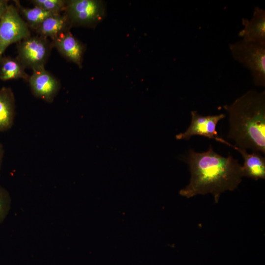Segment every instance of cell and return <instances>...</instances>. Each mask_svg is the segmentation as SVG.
Segmentation results:
<instances>
[{
  "label": "cell",
  "instance_id": "obj_18",
  "mask_svg": "<svg viewBox=\"0 0 265 265\" xmlns=\"http://www.w3.org/2000/svg\"><path fill=\"white\" fill-rule=\"evenodd\" d=\"M8 5V0H0V19L6 11Z\"/></svg>",
  "mask_w": 265,
  "mask_h": 265
},
{
  "label": "cell",
  "instance_id": "obj_8",
  "mask_svg": "<svg viewBox=\"0 0 265 265\" xmlns=\"http://www.w3.org/2000/svg\"><path fill=\"white\" fill-rule=\"evenodd\" d=\"M191 121L187 130L184 132L176 135L178 140H189L191 136L198 135L209 138L215 139L217 137L216 127L220 120L225 117L224 114L203 116L196 111H191Z\"/></svg>",
  "mask_w": 265,
  "mask_h": 265
},
{
  "label": "cell",
  "instance_id": "obj_20",
  "mask_svg": "<svg viewBox=\"0 0 265 265\" xmlns=\"http://www.w3.org/2000/svg\"><path fill=\"white\" fill-rule=\"evenodd\" d=\"M2 55L0 54V57Z\"/></svg>",
  "mask_w": 265,
  "mask_h": 265
},
{
  "label": "cell",
  "instance_id": "obj_13",
  "mask_svg": "<svg viewBox=\"0 0 265 265\" xmlns=\"http://www.w3.org/2000/svg\"><path fill=\"white\" fill-rule=\"evenodd\" d=\"M71 25L65 14L52 15L45 19L35 29L39 35L52 41L61 33L69 30Z\"/></svg>",
  "mask_w": 265,
  "mask_h": 265
},
{
  "label": "cell",
  "instance_id": "obj_19",
  "mask_svg": "<svg viewBox=\"0 0 265 265\" xmlns=\"http://www.w3.org/2000/svg\"><path fill=\"white\" fill-rule=\"evenodd\" d=\"M4 156V149L3 145L0 143V169L1 168Z\"/></svg>",
  "mask_w": 265,
  "mask_h": 265
},
{
  "label": "cell",
  "instance_id": "obj_11",
  "mask_svg": "<svg viewBox=\"0 0 265 265\" xmlns=\"http://www.w3.org/2000/svg\"><path fill=\"white\" fill-rule=\"evenodd\" d=\"M215 140L224 143L240 153L244 160L242 166L243 177H247L256 181L265 179V159L259 152L249 154L246 149L232 145L221 137H216Z\"/></svg>",
  "mask_w": 265,
  "mask_h": 265
},
{
  "label": "cell",
  "instance_id": "obj_6",
  "mask_svg": "<svg viewBox=\"0 0 265 265\" xmlns=\"http://www.w3.org/2000/svg\"><path fill=\"white\" fill-rule=\"evenodd\" d=\"M52 45L47 38L30 36L19 42L17 58L25 68L34 70L45 67Z\"/></svg>",
  "mask_w": 265,
  "mask_h": 265
},
{
  "label": "cell",
  "instance_id": "obj_12",
  "mask_svg": "<svg viewBox=\"0 0 265 265\" xmlns=\"http://www.w3.org/2000/svg\"><path fill=\"white\" fill-rule=\"evenodd\" d=\"M15 114V100L10 87L0 89V132L10 129L13 125Z\"/></svg>",
  "mask_w": 265,
  "mask_h": 265
},
{
  "label": "cell",
  "instance_id": "obj_15",
  "mask_svg": "<svg viewBox=\"0 0 265 265\" xmlns=\"http://www.w3.org/2000/svg\"><path fill=\"white\" fill-rule=\"evenodd\" d=\"M15 6L17 7L20 15L24 18L26 23L29 27L35 29L47 17L53 14L39 7L35 6L33 8H26L23 6L18 0H14Z\"/></svg>",
  "mask_w": 265,
  "mask_h": 265
},
{
  "label": "cell",
  "instance_id": "obj_17",
  "mask_svg": "<svg viewBox=\"0 0 265 265\" xmlns=\"http://www.w3.org/2000/svg\"><path fill=\"white\" fill-rule=\"evenodd\" d=\"M11 206V198L9 192L0 185V224L7 216Z\"/></svg>",
  "mask_w": 265,
  "mask_h": 265
},
{
  "label": "cell",
  "instance_id": "obj_1",
  "mask_svg": "<svg viewBox=\"0 0 265 265\" xmlns=\"http://www.w3.org/2000/svg\"><path fill=\"white\" fill-rule=\"evenodd\" d=\"M190 173L189 184L179 191L187 198L201 194H212L218 202L221 193L237 188L243 177L242 166L231 155L224 157L215 153L212 147L208 151H189L186 160Z\"/></svg>",
  "mask_w": 265,
  "mask_h": 265
},
{
  "label": "cell",
  "instance_id": "obj_3",
  "mask_svg": "<svg viewBox=\"0 0 265 265\" xmlns=\"http://www.w3.org/2000/svg\"><path fill=\"white\" fill-rule=\"evenodd\" d=\"M229 48L234 60L250 70L255 85L265 87V45L241 39Z\"/></svg>",
  "mask_w": 265,
  "mask_h": 265
},
{
  "label": "cell",
  "instance_id": "obj_4",
  "mask_svg": "<svg viewBox=\"0 0 265 265\" xmlns=\"http://www.w3.org/2000/svg\"><path fill=\"white\" fill-rule=\"evenodd\" d=\"M64 11L71 26H93L101 22L105 15L103 3L96 0H66Z\"/></svg>",
  "mask_w": 265,
  "mask_h": 265
},
{
  "label": "cell",
  "instance_id": "obj_7",
  "mask_svg": "<svg viewBox=\"0 0 265 265\" xmlns=\"http://www.w3.org/2000/svg\"><path fill=\"white\" fill-rule=\"evenodd\" d=\"M33 94L48 102H52L59 88L58 80L45 67L33 70L27 81Z\"/></svg>",
  "mask_w": 265,
  "mask_h": 265
},
{
  "label": "cell",
  "instance_id": "obj_9",
  "mask_svg": "<svg viewBox=\"0 0 265 265\" xmlns=\"http://www.w3.org/2000/svg\"><path fill=\"white\" fill-rule=\"evenodd\" d=\"M244 28L238 33L242 40L265 45V10L259 6L254 7L250 20L242 19Z\"/></svg>",
  "mask_w": 265,
  "mask_h": 265
},
{
  "label": "cell",
  "instance_id": "obj_2",
  "mask_svg": "<svg viewBox=\"0 0 265 265\" xmlns=\"http://www.w3.org/2000/svg\"><path fill=\"white\" fill-rule=\"evenodd\" d=\"M223 108L229 114L227 137L235 141V146L265 154V91L249 90Z\"/></svg>",
  "mask_w": 265,
  "mask_h": 265
},
{
  "label": "cell",
  "instance_id": "obj_10",
  "mask_svg": "<svg viewBox=\"0 0 265 265\" xmlns=\"http://www.w3.org/2000/svg\"><path fill=\"white\" fill-rule=\"evenodd\" d=\"M52 45L66 59L81 67L85 46L69 30L61 33L53 40Z\"/></svg>",
  "mask_w": 265,
  "mask_h": 265
},
{
  "label": "cell",
  "instance_id": "obj_14",
  "mask_svg": "<svg viewBox=\"0 0 265 265\" xmlns=\"http://www.w3.org/2000/svg\"><path fill=\"white\" fill-rule=\"evenodd\" d=\"M25 67L17 58L11 56L0 57V80L6 81L22 79L28 81L29 78Z\"/></svg>",
  "mask_w": 265,
  "mask_h": 265
},
{
  "label": "cell",
  "instance_id": "obj_16",
  "mask_svg": "<svg viewBox=\"0 0 265 265\" xmlns=\"http://www.w3.org/2000/svg\"><path fill=\"white\" fill-rule=\"evenodd\" d=\"M35 6L39 7L53 14H60L65 10L66 0H33Z\"/></svg>",
  "mask_w": 265,
  "mask_h": 265
},
{
  "label": "cell",
  "instance_id": "obj_5",
  "mask_svg": "<svg viewBox=\"0 0 265 265\" xmlns=\"http://www.w3.org/2000/svg\"><path fill=\"white\" fill-rule=\"evenodd\" d=\"M30 36L29 27L15 5L9 4L0 19V54L8 46Z\"/></svg>",
  "mask_w": 265,
  "mask_h": 265
}]
</instances>
